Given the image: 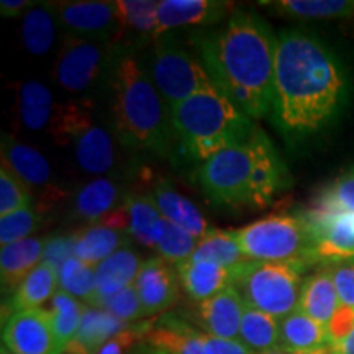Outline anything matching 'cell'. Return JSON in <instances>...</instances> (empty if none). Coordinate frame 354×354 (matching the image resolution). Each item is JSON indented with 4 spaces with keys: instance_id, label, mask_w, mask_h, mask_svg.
<instances>
[{
    "instance_id": "cell-52",
    "label": "cell",
    "mask_w": 354,
    "mask_h": 354,
    "mask_svg": "<svg viewBox=\"0 0 354 354\" xmlns=\"http://www.w3.org/2000/svg\"><path fill=\"white\" fill-rule=\"evenodd\" d=\"M0 354H13V353L8 351V349H7L6 346H2V351H0Z\"/></svg>"
},
{
    "instance_id": "cell-46",
    "label": "cell",
    "mask_w": 354,
    "mask_h": 354,
    "mask_svg": "<svg viewBox=\"0 0 354 354\" xmlns=\"http://www.w3.org/2000/svg\"><path fill=\"white\" fill-rule=\"evenodd\" d=\"M207 343L212 354H254L240 339H223L207 335Z\"/></svg>"
},
{
    "instance_id": "cell-19",
    "label": "cell",
    "mask_w": 354,
    "mask_h": 354,
    "mask_svg": "<svg viewBox=\"0 0 354 354\" xmlns=\"http://www.w3.org/2000/svg\"><path fill=\"white\" fill-rule=\"evenodd\" d=\"M279 344L287 353H312L333 346L328 326L299 308L279 320Z\"/></svg>"
},
{
    "instance_id": "cell-38",
    "label": "cell",
    "mask_w": 354,
    "mask_h": 354,
    "mask_svg": "<svg viewBox=\"0 0 354 354\" xmlns=\"http://www.w3.org/2000/svg\"><path fill=\"white\" fill-rule=\"evenodd\" d=\"M197 243V238H194L185 230L166 220L165 230H162L161 240L158 243L156 251L159 258H162L166 263L172 266H177L192 258Z\"/></svg>"
},
{
    "instance_id": "cell-3",
    "label": "cell",
    "mask_w": 354,
    "mask_h": 354,
    "mask_svg": "<svg viewBox=\"0 0 354 354\" xmlns=\"http://www.w3.org/2000/svg\"><path fill=\"white\" fill-rule=\"evenodd\" d=\"M198 179L216 205L261 210L286 187L289 174L271 140L256 127L245 143L203 161Z\"/></svg>"
},
{
    "instance_id": "cell-22",
    "label": "cell",
    "mask_w": 354,
    "mask_h": 354,
    "mask_svg": "<svg viewBox=\"0 0 354 354\" xmlns=\"http://www.w3.org/2000/svg\"><path fill=\"white\" fill-rule=\"evenodd\" d=\"M297 308L322 325H330L338 310L342 308V302H339L328 266L318 269L317 272L305 279Z\"/></svg>"
},
{
    "instance_id": "cell-16",
    "label": "cell",
    "mask_w": 354,
    "mask_h": 354,
    "mask_svg": "<svg viewBox=\"0 0 354 354\" xmlns=\"http://www.w3.org/2000/svg\"><path fill=\"white\" fill-rule=\"evenodd\" d=\"M233 3L223 0H161L158 2L159 33L180 26H209L228 15Z\"/></svg>"
},
{
    "instance_id": "cell-42",
    "label": "cell",
    "mask_w": 354,
    "mask_h": 354,
    "mask_svg": "<svg viewBox=\"0 0 354 354\" xmlns=\"http://www.w3.org/2000/svg\"><path fill=\"white\" fill-rule=\"evenodd\" d=\"M95 307L107 310V312L112 313L113 317H117L118 320L130 323L138 320V318L145 317V308L143 304H141L138 292H136L135 286L127 287L118 294L112 295V297L102 300L95 305Z\"/></svg>"
},
{
    "instance_id": "cell-18",
    "label": "cell",
    "mask_w": 354,
    "mask_h": 354,
    "mask_svg": "<svg viewBox=\"0 0 354 354\" xmlns=\"http://www.w3.org/2000/svg\"><path fill=\"white\" fill-rule=\"evenodd\" d=\"M145 342L166 354H212L207 335L174 315H165L149 325Z\"/></svg>"
},
{
    "instance_id": "cell-34",
    "label": "cell",
    "mask_w": 354,
    "mask_h": 354,
    "mask_svg": "<svg viewBox=\"0 0 354 354\" xmlns=\"http://www.w3.org/2000/svg\"><path fill=\"white\" fill-rule=\"evenodd\" d=\"M238 339L254 354H263L281 346L279 320L245 304Z\"/></svg>"
},
{
    "instance_id": "cell-47",
    "label": "cell",
    "mask_w": 354,
    "mask_h": 354,
    "mask_svg": "<svg viewBox=\"0 0 354 354\" xmlns=\"http://www.w3.org/2000/svg\"><path fill=\"white\" fill-rule=\"evenodd\" d=\"M33 6L35 2H32V0H2L0 2V13L7 19H13V17H19L21 12H26Z\"/></svg>"
},
{
    "instance_id": "cell-41",
    "label": "cell",
    "mask_w": 354,
    "mask_h": 354,
    "mask_svg": "<svg viewBox=\"0 0 354 354\" xmlns=\"http://www.w3.org/2000/svg\"><path fill=\"white\" fill-rule=\"evenodd\" d=\"M33 203V192L25 183L8 171L6 166L0 167V216L25 209Z\"/></svg>"
},
{
    "instance_id": "cell-8",
    "label": "cell",
    "mask_w": 354,
    "mask_h": 354,
    "mask_svg": "<svg viewBox=\"0 0 354 354\" xmlns=\"http://www.w3.org/2000/svg\"><path fill=\"white\" fill-rule=\"evenodd\" d=\"M149 76L169 109L197 92L215 87L201 61L167 35L154 41Z\"/></svg>"
},
{
    "instance_id": "cell-37",
    "label": "cell",
    "mask_w": 354,
    "mask_h": 354,
    "mask_svg": "<svg viewBox=\"0 0 354 354\" xmlns=\"http://www.w3.org/2000/svg\"><path fill=\"white\" fill-rule=\"evenodd\" d=\"M59 290L73 295L74 299L86 300L91 304L97 292L95 268L84 264L76 256L66 261L57 271Z\"/></svg>"
},
{
    "instance_id": "cell-11",
    "label": "cell",
    "mask_w": 354,
    "mask_h": 354,
    "mask_svg": "<svg viewBox=\"0 0 354 354\" xmlns=\"http://www.w3.org/2000/svg\"><path fill=\"white\" fill-rule=\"evenodd\" d=\"M57 24L73 37H81L117 44L123 37L120 15L117 3L109 0H73V2H53Z\"/></svg>"
},
{
    "instance_id": "cell-39",
    "label": "cell",
    "mask_w": 354,
    "mask_h": 354,
    "mask_svg": "<svg viewBox=\"0 0 354 354\" xmlns=\"http://www.w3.org/2000/svg\"><path fill=\"white\" fill-rule=\"evenodd\" d=\"M41 225V212L38 207L30 205L13 214L0 216V245L8 246L26 240Z\"/></svg>"
},
{
    "instance_id": "cell-5",
    "label": "cell",
    "mask_w": 354,
    "mask_h": 354,
    "mask_svg": "<svg viewBox=\"0 0 354 354\" xmlns=\"http://www.w3.org/2000/svg\"><path fill=\"white\" fill-rule=\"evenodd\" d=\"M171 120L184 151L201 161L245 143L256 128L251 118L216 87L197 92L171 107Z\"/></svg>"
},
{
    "instance_id": "cell-28",
    "label": "cell",
    "mask_w": 354,
    "mask_h": 354,
    "mask_svg": "<svg viewBox=\"0 0 354 354\" xmlns=\"http://www.w3.org/2000/svg\"><path fill=\"white\" fill-rule=\"evenodd\" d=\"M128 214V234L140 245L156 248L165 230L166 218L151 196H128L123 202Z\"/></svg>"
},
{
    "instance_id": "cell-14",
    "label": "cell",
    "mask_w": 354,
    "mask_h": 354,
    "mask_svg": "<svg viewBox=\"0 0 354 354\" xmlns=\"http://www.w3.org/2000/svg\"><path fill=\"white\" fill-rule=\"evenodd\" d=\"M2 166L12 171L30 189H39L44 201L59 197L53 184V172L48 159L38 149L17 141L12 136L2 138Z\"/></svg>"
},
{
    "instance_id": "cell-43",
    "label": "cell",
    "mask_w": 354,
    "mask_h": 354,
    "mask_svg": "<svg viewBox=\"0 0 354 354\" xmlns=\"http://www.w3.org/2000/svg\"><path fill=\"white\" fill-rule=\"evenodd\" d=\"M76 256V234H68V236H53L44 243L43 263H48L56 271L66 261Z\"/></svg>"
},
{
    "instance_id": "cell-31",
    "label": "cell",
    "mask_w": 354,
    "mask_h": 354,
    "mask_svg": "<svg viewBox=\"0 0 354 354\" xmlns=\"http://www.w3.org/2000/svg\"><path fill=\"white\" fill-rule=\"evenodd\" d=\"M127 330L128 323L118 320L107 310L87 305V307H84L82 322L76 339L92 354H97L104 344H107L110 339H113L115 336Z\"/></svg>"
},
{
    "instance_id": "cell-1",
    "label": "cell",
    "mask_w": 354,
    "mask_h": 354,
    "mask_svg": "<svg viewBox=\"0 0 354 354\" xmlns=\"http://www.w3.org/2000/svg\"><path fill=\"white\" fill-rule=\"evenodd\" d=\"M346 97V73L325 43L302 30L279 33L271 110L279 130L289 136L322 130Z\"/></svg>"
},
{
    "instance_id": "cell-45",
    "label": "cell",
    "mask_w": 354,
    "mask_h": 354,
    "mask_svg": "<svg viewBox=\"0 0 354 354\" xmlns=\"http://www.w3.org/2000/svg\"><path fill=\"white\" fill-rule=\"evenodd\" d=\"M149 325H140L136 328H128L118 336H115L113 339H110L107 344H104L97 354H127L128 349L135 348L136 342H138L140 336H145L148 331Z\"/></svg>"
},
{
    "instance_id": "cell-30",
    "label": "cell",
    "mask_w": 354,
    "mask_h": 354,
    "mask_svg": "<svg viewBox=\"0 0 354 354\" xmlns=\"http://www.w3.org/2000/svg\"><path fill=\"white\" fill-rule=\"evenodd\" d=\"M190 261H198V263L207 261V263L218 264L221 268L236 269L248 259L243 254L236 232L210 228V232L198 240Z\"/></svg>"
},
{
    "instance_id": "cell-33",
    "label": "cell",
    "mask_w": 354,
    "mask_h": 354,
    "mask_svg": "<svg viewBox=\"0 0 354 354\" xmlns=\"http://www.w3.org/2000/svg\"><path fill=\"white\" fill-rule=\"evenodd\" d=\"M281 15L302 20H328L354 15V2L349 0H276L261 2Z\"/></svg>"
},
{
    "instance_id": "cell-4",
    "label": "cell",
    "mask_w": 354,
    "mask_h": 354,
    "mask_svg": "<svg viewBox=\"0 0 354 354\" xmlns=\"http://www.w3.org/2000/svg\"><path fill=\"white\" fill-rule=\"evenodd\" d=\"M109 79L115 130L122 143L167 156L174 133L171 109L143 64L130 53H120Z\"/></svg>"
},
{
    "instance_id": "cell-36",
    "label": "cell",
    "mask_w": 354,
    "mask_h": 354,
    "mask_svg": "<svg viewBox=\"0 0 354 354\" xmlns=\"http://www.w3.org/2000/svg\"><path fill=\"white\" fill-rule=\"evenodd\" d=\"M117 10L125 30H133L141 37L156 39L159 33L158 2L154 0H117Z\"/></svg>"
},
{
    "instance_id": "cell-35",
    "label": "cell",
    "mask_w": 354,
    "mask_h": 354,
    "mask_svg": "<svg viewBox=\"0 0 354 354\" xmlns=\"http://www.w3.org/2000/svg\"><path fill=\"white\" fill-rule=\"evenodd\" d=\"M84 307L86 305H82L77 299H74L73 295L66 294L63 290H57L55 297L51 299L48 312L51 315L53 330H55L56 339L61 349L76 339L79 326H81L82 322Z\"/></svg>"
},
{
    "instance_id": "cell-50",
    "label": "cell",
    "mask_w": 354,
    "mask_h": 354,
    "mask_svg": "<svg viewBox=\"0 0 354 354\" xmlns=\"http://www.w3.org/2000/svg\"><path fill=\"white\" fill-rule=\"evenodd\" d=\"M289 354H336L333 348L320 349V351H312V353H289Z\"/></svg>"
},
{
    "instance_id": "cell-10",
    "label": "cell",
    "mask_w": 354,
    "mask_h": 354,
    "mask_svg": "<svg viewBox=\"0 0 354 354\" xmlns=\"http://www.w3.org/2000/svg\"><path fill=\"white\" fill-rule=\"evenodd\" d=\"M117 44L66 35L55 64V77L68 92L91 88L105 73H112L120 53Z\"/></svg>"
},
{
    "instance_id": "cell-9",
    "label": "cell",
    "mask_w": 354,
    "mask_h": 354,
    "mask_svg": "<svg viewBox=\"0 0 354 354\" xmlns=\"http://www.w3.org/2000/svg\"><path fill=\"white\" fill-rule=\"evenodd\" d=\"M57 145H74L79 166L91 174H105L115 165V146L110 133L92 120L86 104L63 105L59 120L50 131Z\"/></svg>"
},
{
    "instance_id": "cell-48",
    "label": "cell",
    "mask_w": 354,
    "mask_h": 354,
    "mask_svg": "<svg viewBox=\"0 0 354 354\" xmlns=\"http://www.w3.org/2000/svg\"><path fill=\"white\" fill-rule=\"evenodd\" d=\"M331 348L335 349L336 354H354V326L342 342L333 344Z\"/></svg>"
},
{
    "instance_id": "cell-25",
    "label": "cell",
    "mask_w": 354,
    "mask_h": 354,
    "mask_svg": "<svg viewBox=\"0 0 354 354\" xmlns=\"http://www.w3.org/2000/svg\"><path fill=\"white\" fill-rule=\"evenodd\" d=\"M44 243L39 238H26L0 250V277L3 289L17 290L21 282L43 263Z\"/></svg>"
},
{
    "instance_id": "cell-51",
    "label": "cell",
    "mask_w": 354,
    "mask_h": 354,
    "mask_svg": "<svg viewBox=\"0 0 354 354\" xmlns=\"http://www.w3.org/2000/svg\"><path fill=\"white\" fill-rule=\"evenodd\" d=\"M263 354H289L286 351V349H282L281 346L279 348H276V349H271V351H266V353H263Z\"/></svg>"
},
{
    "instance_id": "cell-49",
    "label": "cell",
    "mask_w": 354,
    "mask_h": 354,
    "mask_svg": "<svg viewBox=\"0 0 354 354\" xmlns=\"http://www.w3.org/2000/svg\"><path fill=\"white\" fill-rule=\"evenodd\" d=\"M59 354H92V353L88 351V349L84 348L82 344L77 342V339H74V342L66 344V346L59 351Z\"/></svg>"
},
{
    "instance_id": "cell-29",
    "label": "cell",
    "mask_w": 354,
    "mask_h": 354,
    "mask_svg": "<svg viewBox=\"0 0 354 354\" xmlns=\"http://www.w3.org/2000/svg\"><path fill=\"white\" fill-rule=\"evenodd\" d=\"M57 271L48 263H41L35 271L25 279L12 295V313L25 312V310L41 308V305L56 295Z\"/></svg>"
},
{
    "instance_id": "cell-12",
    "label": "cell",
    "mask_w": 354,
    "mask_h": 354,
    "mask_svg": "<svg viewBox=\"0 0 354 354\" xmlns=\"http://www.w3.org/2000/svg\"><path fill=\"white\" fill-rule=\"evenodd\" d=\"M312 248L310 264H338L354 261V214L353 212L312 210L305 215Z\"/></svg>"
},
{
    "instance_id": "cell-23",
    "label": "cell",
    "mask_w": 354,
    "mask_h": 354,
    "mask_svg": "<svg viewBox=\"0 0 354 354\" xmlns=\"http://www.w3.org/2000/svg\"><path fill=\"white\" fill-rule=\"evenodd\" d=\"M64 104H57L51 91L38 81H26L19 91V117L21 125L32 131L55 127Z\"/></svg>"
},
{
    "instance_id": "cell-44",
    "label": "cell",
    "mask_w": 354,
    "mask_h": 354,
    "mask_svg": "<svg viewBox=\"0 0 354 354\" xmlns=\"http://www.w3.org/2000/svg\"><path fill=\"white\" fill-rule=\"evenodd\" d=\"M342 307L354 310V261L328 266Z\"/></svg>"
},
{
    "instance_id": "cell-2",
    "label": "cell",
    "mask_w": 354,
    "mask_h": 354,
    "mask_svg": "<svg viewBox=\"0 0 354 354\" xmlns=\"http://www.w3.org/2000/svg\"><path fill=\"white\" fill-rule=\"evenodd\" d=\"M196 46L215 87L241 112L271 113L277 37L261 17L234 12L216 32L197 35Z\"/></svg>"
},
{
    "instance_id": "cell-26",
    "label": "cell",
    "mask_w": 354,
    "mask_h": 354,
    "mask_svg": "<svg viewBox=\"0 0 354 354\" xmlns=\"http://www.w3.org/2000/svg\"><path fill=\"white\" fill-rule=\"evenodd\" d=\"M118 201H120V189L117 183L107 177H99L77 190L73 202V215L74 218L88 223H100L120 207Z\"/></svg>"
},
{
    "instance_id": "cell-20",
    "label": "cell",
    "mask_w": 354,
    "mask_h": 354,
    "mask_svg": "<svg viewBox=\"0 0 354 354\" xmlns=\"http://www.w3.org/2000/svg\"><path fill=\"white\" fill-rule=\"evenodd\" d=\"M176 271L185 294L198 304L233 286V269L221 268L215 263L187 259L185 263L177 264Z\"/></svg>"
},
{
    "instance_id": "cell-24",
    "label": "cell",
    "mask_w": 354,
    "mask_h": 354,
    "mask_svg": "<svg viewBox=\"0 0 354 354\" xmlns=\"http://www.w3.org/2000/svg\"><path fill=\"white\" fill-rule=\"evenodd\" d=\"M151 198L167 221L185 230L197 240L210 232L205 216L196 203L177 192L169 183H159L153 190Z\"/></svg>"
},
{
    "instance_id": "cell-21",
    "label": "cell",
    "mask_w": 354,
    "mask_h": 354,
    "mask_svg": "<svg viewBox=\"0 0 354 354\" xmlns=\"http://www.w3.org/2000/svg\"><path fill=\"white\" fill-rule=\"evenodd\" d=\"M143 261L131 248H122L95 268L97 292L91 304L95 307L102 300L112 297L127 287L135 284Z\"/></svg>"
},
{
    "instance_id": "cell-17",
    "label": "cell",
    "mask_w": 354,
    "mask_h": 354,
    "mask_svg": "<svg viewBox=\"0 0 354 354\" xmlns=\"http://www.w3.org/2000/svg\"><path fill=\"white\" fill-rule=\"evenodd\" d=\"M245 300L236 290L230 286L220 294L197 305V320L205 330V335L223 339H238Z\"/></svg>"
},
{
    "instance_id": "cell-7",
    "label": "cell",
    "mask_w": 354,
    "mask_h": 354,
    "mask_svg": "<svg viewBox=\"0 0 354 354\" xmlns=\"http://www.w3.org/2000/svg\"><path fill=\"white\" fill-rule=\"evenodd\" d=\"M243 254L256 263H308L312 238L305 216L271 215L236 230Z\"/></svg>"
},
{
    "instance_id": "cell-15",
    "label": "cell",
    "mask_w": 354,
    "mask_h": 354,
    "mask_svg": "<svg viewBox=\"0 0 354 354\" xmlns=\"http://www.w3.org/2000/svg\"><path fill=\"white\" fill-rule=\"evenodd\" d=\"M177 271L162 258H151L141 266L135 289L143 304L145 315L165 312L179 295Z\"/></svg>"
},
{
    "instance_id": "cell-32",
    "label": "cell",
    "mask_w": 354,
    "mask_h": 354,
    "mask_svg": "<svg viewBox=\"0 0 354 354\" xmlns=\"http://www.w3.org/2000/svg\"><path fill=\"white\" fill-rule=\"evenodd\" d=\"M56 15L51 3L30 7L21 20V43L32 55L41 56L55 46Z\"/></svg>"
},
{
    "instance_id": "cell-27",
    "label": "cell",
    "mask_w": 354,
    "mask_h": 354,
    "mask_svg": "<svg viewBox=\"0 0 354 354\" xmlns=\"http://www.w3.org/2000/svg\"><path fill=\"white\" fill-rule=\"evenodd\" d=\"M128 233L123 230L95 223L76 233V258L84 264L97 268L102 261L125 248Z\"/></svg>"
},
{
    "instance_id": "cell-40",
    "label": "cell",
    "mask_w": 354,
    "mask_h": 354,
    "mask_svg": "<svg viewBox=\"0 0 354 354\" xmlns=\"http://www.w3.org/2000/svg\"><path fill=\"white\" fill-rule=\"evenodd\" d=\"M315 210L353 212L354 214V167L326 185L315 198Z\"/></svg>"
},
{
    "instance_id": "cell-6",
    "label": "cell",
    "mask_w": 354,
    "mask_h": 354,
    "mask_svg": "<svg viewBox=\"0 0 354 354\" xmlns=\"http://www.w3.org/2000/svg\"><path fill=\"white\" fill-rule=\"evenodd\" d=\"M307 266L304 261H246L233 269V286L240 292L248 307L281 320L299 307L300 290L304 284L302 274Z\"/></svg>"
},
{
    "instance_id": "cell-13",
    "label": "cell",
    "mask_w": 354,
    "mask_h": 354,
    "mask_svg": "<svg viewBox=\"0 0 354 354\" xmlns=\"http://www.w3.org/2000/svg\"><path fill=\"white\" fill-rule=\"evenodd\" d=\"M2 343L13 354H59L61 351L51 315L44 308L12 313L3 323Z\"/></svg>"
}]
</instances>
